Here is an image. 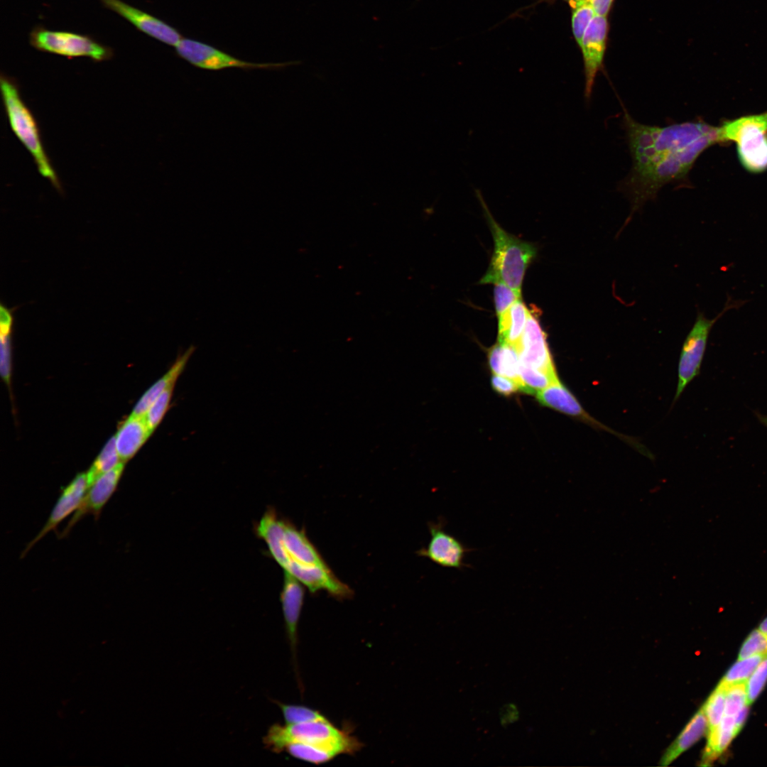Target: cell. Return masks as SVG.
<instances>
[{
  "mask_svg": "<svg viewBox=\"0 0 767 767\" xmlns=\"http://www.w3.org/2000/svg\"><path fill=\"white\" fill-rule=\"evenodd\" d=\"M707 731V720L702 707L669 745L660 759V765L669 766L697 743Z\"/></svg>",
  "mask_w": 767,
  "mask_h": 767,
  "instance_id": "cell-19",
  "label": "cell"
},
{
  "mask_svg": "<svg viewBox=\"0 0 767 767\" xmlns=\"http://www.w3.org/2000/svg\"><path fill=\"white\" fill-rule=\"evenodd\" d=\"M0 336L11 334L13 316L11 309H9L2 303L0 306Z\"/></svg>",
  "mask_w": 767,
  "mask_h": 767,
  "instance_id": "cell-38",
  "label": "cell"
},
{
  "mask_svg": "<svg viewBox=\"0 0 767 767\" xmlns=\"http://www.w3.org/2000/svg\"><path fill=\"white\" fill-rule=\"evenodd\" d=\"M519 371L522 384L521 391L528 393H537L560 381L557 375L545 373L522 364H520Z\"/></svg>",
  "mask_w": 767,
  "mask_h": 767,
  "instance_id": "cell-27",
  "label": "cell"
},
{
  "mask_svg": "<svg viewBox=\"0 0 767 767\" xmlns=\"http://www.w3.org/2000/svg\"><path fill=\"white\" fill-rule=\"evenodd\" d=\"M736 735L735 716H723L719 725L714 730L707 731V742L705 749L702 762L709 763L726 750Z\"/></svg>",
  "mask_w": 767,
  "mask_h": 767,
  "instance_id": "cell-23",
  "label": "cell"
},
{
  "mask_svg": "<svg viewBox=\"0 0 767 767\" xmlns=\"http://www.w3.org/2000/svg\"><path fill=\"white\" fill-rule=\"evenodd\" d=\"M765 655H755L744 659H739L727 672L719 684L729 685L745 683Z\"/></svg>",
  "mask_w": 767,
  "mask_h": 767,
  "instance_id": "cell-26",
  "label": "cell"
},
{
  "mask_svg": "<svg viewBox=\"0 0 767 767\" xmlns=\"http://www.w3.org/2000/svg\"><path fill=\"white\" fill-rule=\"evenodd\" d=\"M304 596L305 589L302 583L295 577L284 571L283 583L281 593V602L286 633L294 660L296 659L298 625L303 607Z\"/></svg>",
  "mask_w": 767,
  "mask_h": 767,
  "instance_id": "cell-16",
  "label": "cell"
},
{
  "mask_svg": "<svg viewBox=\"0 0 767 767\" xmlns=\"http://www.w3.org/2000/svg\"><path fill=\"white\" fill-rule=\"evenodd\" d=\"M766 654L767 635L758 629L753 630L743 643L739 653V659Z\"/></svg>",
  "mask_w": 767,
  "mask_h": 767,
  "instance_id": "cell-34",
  "label": "cell"
},
{
  "mask_svg": "<svg viewBox=\"0 0 767 767\" xmlns=\"http://www.w3.org/2000/svg\"><path fill=\"white\" fill-rule=\"evenodd\" d=\"M572 10V31L576 41L580 45L584 31L596 14L587 2L577 5Z\"/></svg>",
  "mask_w": 767,
  "mask_h": 767,
  "instance_id": "cell-31",
  "label": "cell"
},
{
  "mask_svg": "<svg viewBox=\"0 0 767 767\" xmlns=\"http://www.w3.org/2000/svg\"><path fill=\"white\" fill-rule=\"evenodd\" d=\"M124 469V462L121 461L115 467L99 477L89 488L76 512L69 520L63 531L58 533V538L68 535L74 526L87 515H92L97 520L109 499L115 492Z\"/></svg>",
  "mask_w": 767,
  "mask_h": 767,
  "instance_id": "cell-11",
  "label": "cell"
},
{
  "mask_svg": "<svg viewBox=\"0 0 767 767\" xmlns=\"http://www.w3.org/2000/svg\"><path fill=\"white\" fill-rule=\"evenodd\" d=\"M29 43L39 51L67 58L87 57L100 62L113 56V50L110 47L99 43L89 36L50 31L40 25L30 32Z\"/></svg>",
  "mask_w": 767,
  "mask_h": 767,
  "instance_id": "cell-7",
  "label": "cell"
},
{
  "mask_svg": "<svg viewBox=\"0 0 767 767\" xmlns=\"http://www.w3.org/2000/svg\"><path fill=\"white\" fill-rule=\"evenodd\" d=\"M739 303L728 300L722 311L713 319L697 314L695 324L682 346L678 363V382L675 396L676 401L689 383L699 374L709 332L714 323L728 310L738 307Z\"/></svg>",
  "mask_w": 767,
  "mask_h": 767,
  "instance_id": "cell-9",
  "label": "cell"
},
{
  "mask_svg": "<svg viewBox=\"0 0 767 767\" xmlns=\"http://www.w3.org/2000/svg\"><path fill=\"white\" fill-rule=\"evenodd\" d=\"M726 690L727 687L719 683L702 706L707 720V731L716 729L724 716Z\"/></svg>",
  "mask_w": 767,
  "mask_h": 767,
  "instance_id": "cell-28",
  "label": "cell"
},
{
  "mask_svg": "<svg viewBox=\"0 0 767 767\" xmlns=\"http://www.w3.org/2000/svg\"><path fill=\"white\" fill-rule=\"evenodd\" d=\"M280 707L286 724H298L326 719L319 711L312 708L295 705H287L275 701Z\"/></svg>",
  "mask_w": 767,
  "mask_h": 767,
  "instance_id": "cell-29",
  "label": "cell"
},
{
  "mask_svg": "<svg viewBox=\"0 0 767 767\" xmlns=\"http://www.w3.org/2000/svg\"><path fill=\"white\" fill-rule=\"evenodd\" d=\"M3 103L10 127L32 156L39 173L58 190L60 185L43 148L36 121L22 100L17 85L4 75L0 79Z\"/></svg>",
  "mask_w": 767,
  "mask_h": 767,
  "instance_id": "cell-5",
  "label": "cell"
},
{
  "mask_svg": "<svg viewBox=\"0 0 767 767\" xmlns=\"http://www.w3.org/2000/svg\"><path fill=\"white\" fill-rule=\"evenodd\" d=\"M104 7L114 11L146 35L174 48L183 38L179 31L165 21L121 0H100Z\"/></svg>",
  "mask_w": 767,
  "mask_h": 767,
  "instance_id": "cell-13",
  "label": "cell"
},
{
  "mask_svg": "<svg viewBox=\"0 0 767 767\" xmlns=\"http://www.w3.org/2000/svg\"><path fill=\"white\" fill-rule=\"evenodd\" d=\"M767 682V654L764 656L749 678L746 686L747 704L750 705L758 697Z\"/></svg>",
  "mask_w": 767,
  "mask_h": 767,
  "instance_id": "cell-33",
  "label": "cell"
},
{
  "mask_svg": "<svg viewBox=\"0 0 767 767\" xmlns=\"http://www.w3.org/2000/svg\"><path fill=\"white\" fill-rule=\"evenodd\" d=\"M193 352L194 347H190L176 359L175 361L168 371L155 382L141 397L134 406L131 413L132 414L145 415L155 400L169 386L176 384Z\"/></svg>",
  "mask_w": 767,
  "mask_h": 767,
  "instance_id": "cell-21",
  "label": "cell"
},
{
  "mask_svg": "<svg viewBox=\"0 0 767 767\" xmlns=\"http://www.w3.org/2000/svg\"><path fill=\"white\" fill-rule=\"evenodd\" d=\"M749 712V705L744 707L736 715H735V729L736 734L740 731L743 727L746 719Z\"/></svg>",
  "mask_w": 767,
  "mask_h": 767,
  "instance_id": "cell-40",
  "label": "cell"
},
{
  "mask_svg": "<svg viewBox=\"0 0 767 767\" xmlns=\"http://www.w3.org/2000/svg\"><path fill=\"white\" fill-rule=\"evenodd\" d=\"M494 300L496 317L505 313L522 295L503 283L494 284Z\"/></svg>",
  "mask_w": 767,
  "mask_h": 767,
  "instance_id": "cell-35",
  "label": "cell"
},
{
  "mask_svg": "<svg viewBox=\"0 0 767 767\" xmlns=\"http://www.w3.org/2000/svg\"><path fill=\"white\" fill-rule=\"evenodd\" d=\"M88 488L87 473H79L65 487L55 504L45 525L37 535L26 545L21 557L50 531H56L58 525L81 504Z\"/></svg>",
  "mask_w": 767,
  "mask_h": 767,
  "instance_id": "cell-15",
  "label": "cell"
},
{
  "mask_svg": "<svg viewBox=\"0 0 767 767\" xmlns=\"http://www.w3.org/2000/svg\"><path fill=\"white\" fill-rule=\"evenodd\" d=\"M176 54L192 65L207 70L219 71L228 68L244 70H278L300 62H251L241 60L200 41L183 38L175 47Z\"/></svg>",
  "mask_w": 767,
  "mask_h": 767,
  "instance_id": "cell-8",
  "label": "cell"
},
{
  "mask_svg": "<svg viewBox=\"0 0 767 767\" xmlns=\"http://www.w3.org/2000/svg\"><path fill=\"white\" fill-rule=\"evenodd\" d=\"M1 375L5 383L9 384L11 376V334L1 336Z\"/></svg>",
  "mask_w": 767,
  "mask_h": 767,
  "instance_id": "cell-36",
  "label": "cell"
},
{
  "mask_svg": "<svg viewBox=\"0 0 767 767\" xmlns=\"http://www.w3.org/2000/svg\"><path fill=\"white\" fill-rule=\"evenodd\" d=\"M529 313L530 309L521 298L498 317V342L510 344L516 349L521 339Z\"/></svg>",
  "mask_w": 767,
  "mask_h": 767,
  "instance_id": "cell-20",
  "label": "cell"
},
{
  "mask_svg": "<svg viewBox=\"0 0 767 767\" xmlns=\"http://www.w3.org/2000/svg\"><path fill=\"white\" fill-rule=\"evenodd\" d=\"M488 357L491 370L495 374L515 381L521 391L520 361L515 347L508 344L498 342L489 349Z\"/></svg>",
  "mask_w": 767,
  "mask_h": 767,
  "instance_id": "cell-22",
  "label": "cell"
},
{
  "mask_svg": "<svg viewBox=\"0 0 767 767\" xmlns=\"http://www.w3.org/2000/svg\"><path fill=\"white\" fill-rule=\"evenodd\" d=\"M758 629L767 635V616L760 623Z\"/></svg>",
  "mask_w": 767,
  "mask_h": 767,
  "instance_id": "cell-41",
  "label": "cell"
},
{
  "mask_svg": "<svg viewBox=\"0 0 767 767\" xmlns=\"http://www.w3.org/2000/svg\"><path fill=\"white\" fill-rule=\"evenodd\" d=\"M429 531L430 540L426 548L418 551L420 556L425 557L444 567L461 570L467 566L464 557L471 550L456 537L447 533L442 521L430 523Z\"/></svg>",
  "mask_w": 767,
  "mask_h": 767,
  "instance_id": "cell-12",
  "label": "cell"
},
{
  "mask_svg": "<svg viewBox=\"0 0 767 767\" xmlns=\"http://www.w3.org/2000/svg\"><path fill=\"white\" fill-rule=\"evenodd\" d=\"M623 126L632 165L620 189L630 199L632 213L664 185L685 178L700 154L720 143L719 127L702 121L646 125L624 110Z\"/></svg>",
  "mask_w": 767,
  "mask_h": 767,
  "instance_id": "cell-1",
  "label": "cell"
},
{
  "mask_svg": "<svg viewBox=\"0 0 767 767\" xmlns=\"http://www.w3.org/2000/svg\"><path fill=\"white\" fill-rule=\"evenodd\" d=\"M565 1H566L570 4V6L572 7V9H574L577 5H579V4H582V3L586 2L584 0H565Z\"/></svg>",
  "mask_w": 767,
  "mask_h": 767,
  "instance_id": "cell-42",
  "label": "cell"
},
{
  "mask_svg": "<svg viewBox=\"0 0 767 767\" xmlns=\"http://www.w3.org/2000/svg\"><path fill=\"white\" fill-rule=\"evenodd\" d=\"M255 530L273 560L310 592L324 589L339 599L352 596V589L334 575L304 531L279 517L273 508H268Z\"/></svg>",
  "mask_w": 767,
  "mask_h": 767,
  "instance_id": "cell-2",
  "label": "cell"
},
{
  "mask_svg": "<svg viewBox=\"0 0 767 767\" xmlns=\"http://www.w3.org/2000/svg\"><path fill=\"white\" fill-rule=\"evenodd\" d=\"M266 749L281 753L290 743L299 742L332 747L342 754L354 755L363 747V743L352 734L348 726L339 729L327 718L298 724L272 725L263 737Z\"/></svg>",
  "mask_w": 767,
  "mask_h": 767,
  "instance_id": "cell-4",
  "label": "cell"
},
{
  "mask_svg": "<svg viewBox=\"0 0 767 767\" xmlns=\"http://www.w3.org/2000/svg\"><path fill=\"white\" fill-rule=\"evenodd\" d=\"M120 460L114 436L107 442L87 473L88 488L99 477L115 467Z\"/></svg>",
  "mask_w": 767,
  "mask_h": 767,
  "instance_id": "cell-25",
  "label": "cell"
},
{
  "mask_svg": "<svg viewBox=\"0 0 767 767\" xmlns=\"http://www.w3.org/2000/svg\"><path fill=\"white\" fill-rule=\"evenodd\" d=\"M720 143L735 142L739 161L751 173L767 170V111L724 121Z\"/></svg>",
  "mask_w": 767,
  "mask_h": 767,
  "instance_id": "cell-6",
  "label": "cell"
},
{
  "mask_svg": "<svg viewBox=\"0 0 767 767\" xmlns=\"http://www.w3.org/2000/svg\"><path fill=\"white\" fill-rule=\"evenodd\" d=\"M493 388L504 396H510L520 391L518 384L511 379L494 374L491 380Z\"/></svg>",
  "mask_w": 767,
  "mask_h": 767,
  "instance_id": "cell-37",
  "label": "cell"
},
{
  "mask_svg": "<svg viewBox=\"0 0 767 767\" xmlns=\"http://www.w3.org/2000/svg\"><path fill=\"white\" fill-rule=\"evenodd\" d=\"M606 33V17L595 15L585 30L580 45L584 58V97L587 99L592 95L595 77L602 65Z\"/></svg>",
  "mask_w": 767,
  "mask_h": 767,
  "instance_id": "cell-14",
  "label": "cell"
},
{
  "mask_svg": "<svg viewBox=\"0 0 767 767\" xmlns=\"http://www.w3.org/2000/svg\"><path fill=\"white\" fill-rule=\"evenodd\" d=\"M284 751L293 758L316 765L325 763L342 755L334 748L299 742L288 744Z\"/></svg>",
  "mask_w": 767,
  "mask_h": 767,
  "instance_id": "cell-24",
  "label": "cell"
},
{
  "mask_svg": "<svg viewBox=\"0 0 767 767\" xmlns=\"http://www.w3.org/2000/svg\"><path fill=\"white\" fill-rule=\"evenodd\" d=\"M747 705L746 684H735L727 687L724 715L735 716Z\"/></svg>",
  "mask_w": 767,
  "mask_h": 767,
  "instance_id": "cell-32",
  "label": "cell"
},
{
  "mask_svg": "<svg viewBox=\"0 0 767 767\" xmlns=\"http://www.w3.org/2000/svg\"><path fill=\"white\" fill-rule=\"evenodd\" d=\"M539 402L567 415L583 421L592 426L597 420L588 414L576 397L560 381L537 393Z\"/></svg>",
  "mask_w": 767,
  "mask_h": 767,
  "instance_id": "cell-17",
  "label": "cell"
},
{
  "mask_svg": "<svg viewBox=\"0 0 767 767\" xmlns=\"http://www.w3.org/2000/svg\"><path fill=\"white\" fill-rule=\"evenodd\" d=\"M175 384L165 389L153 403L145 414L147 424L153 433L168 411Z\"/></svg>",
  "mask_w": 767,
  "mask_h": 767,
  "instance_id": "cell-30",
  "label": "cell"
},
{
  "mask_svg": "<svg viewBox=\"0 0 767 767\" xmlns=\"http://www.w3.org/2000/svg\"><path fill=\"white\" fill-rule=\"evenodd\" d=\"M593 9L597 16H605L608 13L613 0H584Z\"/></svg>",
  "mask_w": 767,
  "mask_h": 767,
  "instance_id": "cell-39",
  "label": "cell"
},
{
  "mask_svg": "<svg viewBox=\"0 0 767 767\" xmlns=\"http://www.w3.org/2000/svg\"><path fill=\"white\" fill-rule=\"evenodd\" d=\"M760 420L765 425L767 426V416L760 417Z\"/></svg>",
  "mask_w": 767,
  "mask_h": 767,
  "instance_id": "cell-43",
  "label": "cell"
},
{
  "mask_svg": "<svg viewBox=\"0 0 767 767\" xmlns=\"http://www.w3.org/2000/svg\"><path fill=\"white\" fill-rule=\"evenodd\" d=\"M520 364L557 375L548 344L546 334L540 322L538 312L530 309L529 316L519 344L516 348Z\"/></svg>",
  "mask_w": 767,
  "mask_h": 767,
  "instance_id": "cell-10",
  "label": "cell"
},
{
  "mask_svg": "<svg viewBox=\"0 0 767 767\" xmlns=\"http://www.w3.org/2000/svg\"><path fill=\"white\" fill-rule=\"evenodd\" d=\"M153 433L145 415L131 414L119 428L116 435V447L123 462L131 458Z\"/></svg>",
  "mask_w": 767,
  "mask_h": 767,
  "instance_id": "cell-18",
  "label": "cell"
},
{
  "mask_svg": "<svg viewBox=\"0 0 767 767\" xmlns=\"http://www.w3.org/2000/svg\"><path fill=\"white\" fill-rule=\"evenodd\" d=\"M494 239V251L487 271L479 283H503L522 295V285L528 267L535 257L533 244L505 231L495 220L481 192L475 190Z\"/></svg>",
  "mask_w": 767,
  "mask_h": 767,
  "instance_id": "cell-3",
  "label": "cell"
}]
</instances>
